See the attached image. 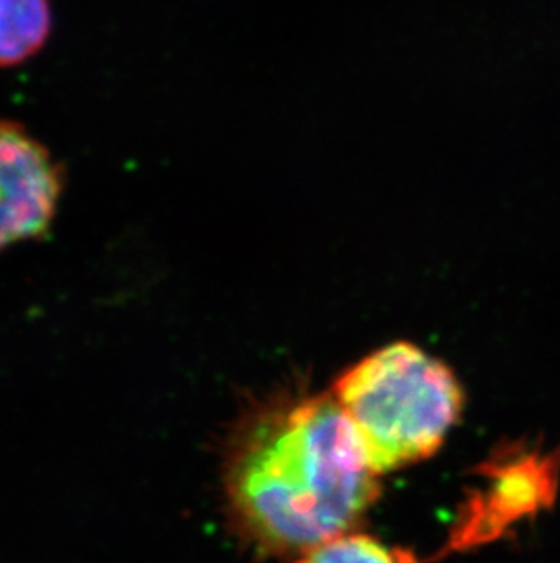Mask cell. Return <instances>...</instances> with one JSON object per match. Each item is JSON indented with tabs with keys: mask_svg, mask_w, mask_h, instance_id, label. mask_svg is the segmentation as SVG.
<instances>
[{
	"mask_svg": "<svg viewBox=\"0 0 560 563\" xmlns=\"http://www.w3.org/2000/svg\"><path fill=\"white\" fill-rule=\"evenodd\" d=\"M329 394L379 476L439 451L464 405L451 368L406 341L346 368Z\"/></svg>",
	"mask_w": 560,
	"mask_h": 563,
	"instance_id": "cell-2",
	"label": "cell"
},
{
	"mask_svg": "<svg viewBox=\"0 0 560 563\" xmlns=\"http://www.w3.org/2000/svg\"><path fill=\"white\" fill-rule=\"evenodd\" d=\"M559 468L553 452L515 445L497 452L482 465V484L460 510L446 551L492 542L524 518L551 507Z\"/></svg>",
	"mask_w": 560,
	"mask_h": 563,
	"instance_id": "cell-3",
	"label": "cell"
},
{
	"mask_svg": "<svg viewBox=\"0 0 560 563\" xmlns=\"http://www.w3.org/2000/svg\"><path fill=\"white\" fill-rule=\"evenodd\" d=\"M379 493V474L332 394L266 410L227 457L233 518L268 551L302 554L351 531Z\"/></svg>",
	"mask_w": 560,
	"mask_h": 563,
	"instance_id": "cell-1",
	"label": "cell"
},
{
	"mask_svg": "<svg viewBox=\"0 0 560 563\" xmlns=\"http://www.w3.org/2000/svg\"><path fill=\"white\" fill-rule=\"evenodd\" d=\"M63 188L48 148L26 128L0 119V251L46 234Z\"/></svg>",
	"mask_w": 560,
	"mask_h": 563,
	"instance_id": "cell-4",
	"label": "cell"
},
{
	"mask_svg": "<svg viewBox=\"0 0 560 563\" xmlns=\"http://www.w3.org/2000/svg\"><path fill=\"white\" fill-rule=\"evenodd\" d=\"M52 26L49 0H0V68L16 66L37 54Z\"/></svg>",
	"mask_w": 560,
	"mask_h": 563,
	"instance_id": "cell-5",
	"label": "cell"
},
{
	"mask_svg": "<svg viewBox=\"0 0 560 563\" xmlns=\"http://www.w3.org/2000/svg\"><path fill=\"white\" fill-rule=\"evenodd\" d=\"M295 563H418L412 551L360 532H344L307 549Z\"/></svg>",
	"mask_w": 560,
	"mask_h": 563,
	"instance_id": "cell-6",
	"label": "cell"
}]
</instances>
